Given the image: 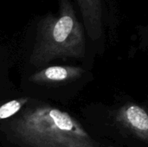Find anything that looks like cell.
Wrapping results in <instances>:
<instances>
[{"label": "cell", "instance_id": "obj_1", "mask_svg": "<svg viewBox=\"0 0 148 147\" xmlns=\"http://www.w3.org/2000/svg\"><path fill=\"white\" fill-rule=\"evenodd\" d=\"M8 126L25 147H101L74 117L50 106L26 108Z\"/></svg>", "mask_w": 148, "mask_h": 147}, {"label": "cell", "instance_id": "obj_2", "mask_svg": "<svg viewBox=\"0 0 148 147\" xmlns=\"http://www.w3.org/2000/svg\"><path fill=\"white\" fill-rule=\"evenodd\" d=\"M86 38L71 0H58V12L47 13L36 25L29 62L42 66L58 58H82Z\"/></svg>", "mask_w": 148, "mask_h": 147}, {"label": "cell", "instance_id": "obj_3", "mask_svg": "<svg viewBox=\"0 0 148 147\" xmlns=\"http://www.w3.org/2000/svg\"><path fill=\"white\" fill-rule=\"evenodd\" d=\"M117 123L140 140L147 143L148 139V115L147 111L134 103L121 107L115 116Z\"/></svg>", "mask_w": 148, "mask_h": 147}, {"label": "cell", "instance_id": "obj_4", "mask_svg": "<svg viewBox=\"0 0 148 147\" xmlns=\"http://www.w3.org/2000/svg\"><path fill=\"white\" fill-rule=\"evenodd\" d=\"M84 69L75 66H50L36 72L29 77V81L38 85H60L82 76Z\"/></svg>", "mask_w": 148, "mask_h": 147}, {"label": "cell", "instance_id": "obj_5", "mask_svg": "<svg viewBox=\"0 0 148 147\" xmlns=\"http://www.w3.org/2000/svg\"><path fill=\"white\" fill-rule=\"evenodd\" d=\"M84 28L91 40H98L102 35V0H76Z\"/></svg>", "mask_w": 148, "mask_h": 147}, {"label": "cell", "instance_id": "obj_6", "mask_svg": "<svg viewBox=\"0 0 148 147\" xmlns=\"http://www.w3.org/2000/svg\"><path fill=\"white\" fill-rule=\"evenodd\" d=\"M29 101V98L22 97L19 99L10 101L0 106V120L10 118L22 109V107Z\"/></svg>", "mask_w": 148, "mask_h": 147}]
</instances>
